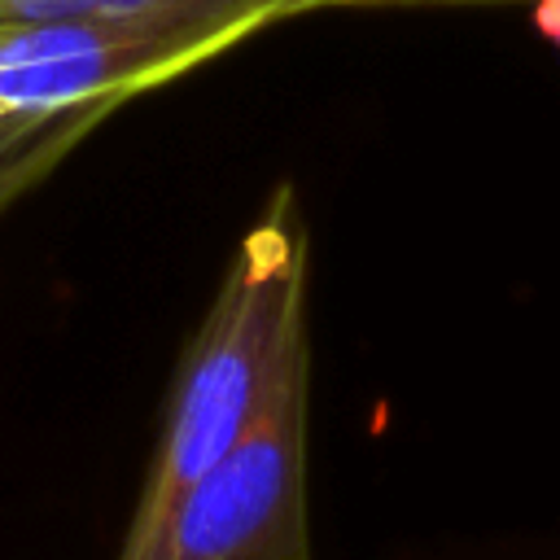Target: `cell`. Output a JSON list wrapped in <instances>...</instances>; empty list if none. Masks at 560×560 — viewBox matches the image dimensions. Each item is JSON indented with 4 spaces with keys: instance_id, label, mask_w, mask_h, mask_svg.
Returning a JSON list of instances; mask_svg holds the SVG:
<instances>
[{
    "instance_id": "cell-1",
    "label": "cell",
    "mask_w": 560,
    "mask_h": 560,
    "mask_svg": "<svg viewBox=\"0 0 560 560\" xmlns=\"http://www.w3.org/2000/svg\"><path fill=\"white\" fill-rule=\"evenodd\" d=\"M306 271V219L298 192L280 184L241 232L175 363L153 459L122 538L144 534L197 477H206L258 424L293 363L311 354Z\"/></svg>"
},
{
    "instance_id": "cell-2",
    "label": "cell",
    "mask_w": 560,
    "mask_h": 560,
    "mask_svg": "<svg viewBox=\"0 0 560 560\" xmlns=\"http://www.w3.org/2000/svg\"><path fill=\"white\" fill-rule=\"evenodd\" d=\"M267 26H276L271 13L228 0L0 22V105L4 114H44L131 101L249 44Z\"/></svg>"
},
{
    "instance_id": "cell-3",
    "label": "cell",
    "mask_w": 560,
    "mask_h": 560,
    "mask_svg": "<svg viewBox=\"0 0 560 560\" xmlns=\"http://www.w3.org/2000/svg\"><path fill=\"white\" fill-rule=\"evenodd\" d=\"M311 354L258 424L114 560H315L306 503Z\"/></svg>"
},
{
    "instance_id": "cell-4",
    "label": "cell",
    "mask_w": 560,
    "mask_h": 560,
    "mask_svg": "<svg viewBox=\"0 0 560 560\" xmlns=\"http://www.w3.org/2000/svg\"><path fill=\"white\" fill-rule=\"evenodd\" d=\"M127 101H92L44 114H4L0 118V219L35 192L101 122H109Z\"/></svg>"
},
{
    "instance_id": "cell-5",
    "label": "cell",
    "mask_w": 560,
    "mask_h": 560,
    "mask_svg": "<svg viewBox=\"0 0 560 560\" xmlns=\"http://www.w3.org/2000/svg\"><path fill=\"white\" fill-rule=\"evenodd\" d=\"M149 4H179V0H0V22L26 18H61V13H96V9H149ZM271 13L276 22L315 18L328 9H411V4H534V0H228Z\"/></svg>"
},
{
    "instance_id": "cell-6",
    "label": "cell",
    "mask_w": 560,
    "mask_h": 560,
    "mask_svg": "<svg viewBox=\"0 0 560 560\" xmlns=\"http://www.w3.org/2000/svg\"><path fill=\"white\" fill-rule=\"evenodd\" d=\"M534 26L560 48V0H534Z\"/></svg>"
},
{
    "instance_id": "cell-7",
    "label": "cell",
    "mask_w": 560,
    "mask_h": 560,
    "mask_svg": "<svg viewBox=\"0 0 560 560\" xmlns=\"http://www.w3.org/2000/svg\"><path fill=\"white\" fill-rule=\"evenodd\" d=\"M0 118H4V105H0Z\"/></svg>"
}]
</instances>
